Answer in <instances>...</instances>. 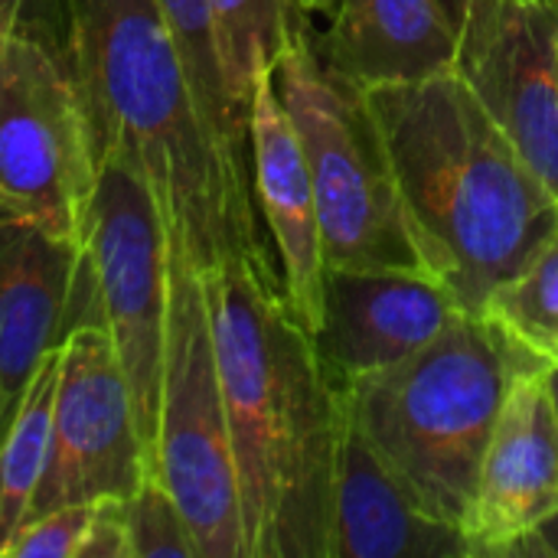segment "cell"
Returning <instances> with one entry per match:
<instances>
[{
    "label": "cell",
    "instance_id": "obj_1",
    "mask_svg": "<svg viewBox=\"0 0 558 558\" xmlns=\"http://www.w3.org/2000/svg\"><path fill=\"white\" fill-rule=\"evenodd\" d=\"M232 435L245 558H330L347 396L288 304L268 252L203 271Z\"/></svg>",
    "mask_w": 558,
    "mask_h": 558
},
{
    "label": "cell",
    "instance_id": "obj_2",
    "mask_svg": "<svg viewBox=\"0 0 558 558\" xmlns=\"http://www.w3.org/2000/svg\"><path fill=\"white\" fill-rule=\"evenodd\" d=\"M62 36L95 160L144 173L170 245L199 271L265 252L255 190L219 150L160 0H62Z\"/></svg>",
    "mask_w": 558,
    "mask_h": 558
},
{
    "label": "cell",
    "instance_id": "obj_3",
    "mask_svg": "<svg viewBox=\"0 0 558 558\" xmlns=\"http://www.w3.org/2000/svg\"><path fill=\"white\" fill-rule=\"evenodd\" d=\"M366 95L425 271L484 314L553 239L558 199L458 72Z\"/></svg>",
    "mask_w": 558,
    "mask_h": 558
},
{
    "label": "cell",
    "instance_id": "obj_4",
    "mask_svg": "<svg viewBox=\"0 0 558 558\" xmlns=\"http://www.w3.org/2000/svg\"><path fill=\"white\" fill-rule=\"evenodd\" d=\"M553 363L487 314H458L409 360L350 389L347 412L402 490L464 526L487 445L520 376Z\"/></svg>",
    "mask_w": 558,
    "mask_h": 558
},
{
    "label": "cell",
    "instance_id": "obj_5",
    "mask_svg": "<svg viewBox=\"0 0 558 558\" xmlns=\"http://www.w3.org/2000/svg\"><path fill=\"white\" fill-rule=\"evenodd\" d=\"M271 78L307 157L327 268L425 271L366 88L320 59L307 26Z\"/></svg>",
    "mask_w": 558,
    "mask_h": 558
},
{
    "label": "cell",
    "instance_id": "obj_6",
    "mask_svg": "<svg viewBox=\"0 0 558 558\" xmlns=\"http://www.w3.org/2000/svg\"><path fill=\"white\" fill-rule=\"evenodd\" d=\"M150 471L180 504L199 558H245L239 474L203 271L170 245V304Z\"/></svg>",
    "mask_w": 558,
    "mask_h": 558
},
{
    "label": "cell",
    "instance_id": "obj_7",
    "mask_svg": "<svg viewBox=\"0 0 558 558\" xmlns=\"http://www.w3.org/2000/svg\"><path fill=\"white\" fill-rule=\"evenodd\" d=\"M92 186L95 147L65 49L0 33V226L33 222L82 242Z\"/></svg>",
    "mask_w": 558,
    "mask_h": 558
},
{
    "label": "cell",
    "instance_id": "obj_8",
    "mask_svg": "<svg viewBox=\"0 0 558 558\" xmlns=\"http://www.w3.org/2000/svg\"><path fill=\"white\" fill-rule=\"evenodd\" d=\"M82 258L101 324L134 392L147 454H154L170 304V232L144 173L121 154L95 160Z\"/></svg>",
    "mask_w": 558,
    "mask_h": 558
},
{
    "label": "cell",
    "instance_id": "obj_9",
    "mask_svg": "<svg viewBox=\"0 0 558 558\" xmlns=\"http://www.w3.org/2000/svg\"><path fill=\"white\" fill-rule=\"evenodd\" d=\"M147 474H154L150 454L111 333L98 320L78 324L62 340L49 461L33 517L69 504L131 497Z\"/></svg>",
    "mask_w": 558,
    "mask_h": 558
},
{
    "label": "cell",
    "instance_id": "obj_10",
    "mask_svg": "<svg viewBox=\"0 0 558 558\" xmlns=\"http://www.w3.org/2000/svg\"><path fill=\"white\" fill-rule=\"evenodd\" d=\"M454 72L558 199V0H468Z\"/></svg>",
    "mask_w": 558,
    "mask_h": 558
},
{
    "label": "cell",
    "instance_id": "obj_11",
    "mask_svg": "<svg viewBox=\"0 0 558 558\" xmlns=\"http://www.w3.org/2000/svg\"><path fill=\"white\" fill-rule=\"evenodd\" d=\"M461 311L428 271L327 268L324 317L311 333L337 389L383 373L432 343Z\"/></svg>",
    "mask_w": 558,
    "mask_h": 558
},
{
    "label": "cell",
    "instance_id": "obj_12",
    "mask_svg": "<svg viewBox=\"0 0 558 558\" xmlns=\"http://www.w3.org/2000/svg\"><path fill=\"white\" fill-rule=\"evenodd\" d=\"M558 510V415L546 369L510 389L464 520L471 558H497Z\"/></svg>",
    "mask_w": 558,
    "mask_h": 558
},
{
    "label": "cell",
    "instance_id": "obj_13",
    "mask_svg": "<svg viewBox=\"0 0 558 558\" xmlns=\"http://www.w3.org/2000/svg\"><path fill=\"white\" fill-rule=\"evenodd\" d=\"M78 281V239L33 222L0 226V435L43 360L65 340Z\"/></svg>",
    "mask_w": 558,
    "mask_h": 558
},
{
    "label": "cell",
    "instance_id": "obj_14",
    "mask_svg": "<svg viewBox=\"0 0 558 558\" xmlns=\"http://www.w3.org/2000/svg\"><path fill=\"white\" fill-rule=\"evenodd\" d=\"M252 186L281 262V284L301 327L314 333L324 317V242L304 147L275 88L271 72L255 85L248 108Z\"/></svg>",
    "mask_w": 558,
    "mask_h": 558
},
{
    "label": "cell",
    "instance_id": "obj_15",
    "mask_svg": "<svg viewBox=\"0 0 558 558\" xmlns=\"http://www.w3.org/2000/svg\"><path fill=\"white\" fill-rule=\"evenodd\" d=\"M330 558H471L464 530L428 517L402 490L350 412L337 451Z\"/></svg>",
    "mask_w": 558,
    "mask_h": 558
},
{
    "label": "cell",
    "instance_id": "obj_16",
    "mask_svg": "<svg viewBox=\"0 0 558 558\" xmlns=\"http://www.w3.org/2000/svg\"><path fill=\"white\" fill-rule=\"evenodd\" d=\"M320 59L373 92L454 72L458 29L441 0H337Z\"/></svg>",
    "mask_w": 558,
    "mask_h": 558
},
{
    "label": "cell",
    "instance_id": "obj_17",
    "mask_svg": "<svg viewBox=\"0 0 558 558\" xmlns=\"http://www.w3.org/2000/svg\"><path fill=\"white\" fill-rule=\"evenodd\" d=\"M59 356L62 343L43 360L10 428L0 435V556L16 536V530L33 517V504L46 474Z\"/></svg>",
    "mask_w": 558,
    "mask_h": 558
},
{
    "label": "cell",
    "instance_id": "obj_18",
    "mask_svg": "<svg viewBox=\"0 0 558 558\" xmlns=\"http://www.w3.org/2000/svg\"><path fill=\"white\" fill-rule=\"evenodd\" d=\"M160 10L183 49L186 69L193 75L196 95L203 101L206 121L213 128V137L226 160L232 163L235 173H242L252 183V147H248V118L235 105L226 72H222V56H219V39H216V20H213V3L209 0H160ZM255 190V186H252Z\"/></svg>",
    "mask_w": 558,
    "mask_h": 558
},
{
    "label": "cell",
    "instance_id": "obj_19",
    "mask_svg": "<svg viewBox=\"0 0 558 558\" xmlns=\"http://www.w3.org/2000/svg\"><path fill=\"white\" fill-rule=\"evenodd\" d=\"M216 20V39L222 72L235 105L252 108L255 85L265 72H275L284 49L304 29V13L294 0H209Z\"/></svg>",
    "mask_w": 558,
    "mask_h": 558
},
{
    "label": "cell",
    "instance_id": "obj_20",
    "mask_svg": "<svg viewBox=\"0 0 558 558\" xmlns=\"http://www.w3.org/2000/svg\"><path fill=\"white\" fill-rule=\"evenodd\" d=\"M484 314L549 363H558V229L539 255L490 298Z\"/></svg>",
    "mask_w": 558,
    "mask_h": 558
},
{
    "label": "cell",
    "instance_id": "obj_21",
    "mask_svg": "<svg viewBox=\"0 0 558 558\" xmlns=\"http://www.w3.org/2000/svg\"><path fill=\"white\" fill-rule=\"evenodd\" d=\"M131 558H199L190 523L157 474H147L141 487L124 497Z\"/></svg>",
    "mask_w": 558,
    "mask_h": 558
},
{
    "label": "cell",
    "instance_id": "obj_22",
    "mask_svg": "<svg viewBox=\"0 0 558 558\" xmlns=\"http://www.w3.org/2000/svg\"><path fill=\"white\" fill-rule=\"evenodd\" d=\"M95 504H69L26 520L0 558H78L95 520Z\"/></svg>",
    "mask_w": 558,
    "mask_h": 558
},
{
    "label": "cell",
    "instance_id": "obj_23",
    "mask_svg": "<svg viewBox=\"0 0 558 558\" xmlns=\"http://www.w3.org/2000/svg\"><path fill=\"white\" fill-rule=\"evenodd\" d=\"M78 558H131L124 497H105L95 504V520Z\"/></svg>",
    "mask_w": 558,
    "mask_h": 558
},
{
    "label": "cell",
    "instance_id": "obj_24",
    "mask_svg": "<svg viewBox=\"0 0 558 558\" xmlns=\"http://www.w3.org/2000/svg\"><path fill=\"white\" fill-rule=\"evenodd\" d=\"M16 29L62 46V0H0V33Z\"/></svg>",
    "mask_w": 558,
    "mask_h": 558
},
{
    "label": "cell",
    "instance_id": "obj_25",
    "mask_svg": "<svg viewBox=\"0 0 558 558\" xmlns=\"http://www.w3.org/2000/svg\"><path fill=\"white\" fill-rule=\"evenodd\" d=\"M497 558H558V510L539 520L530 533L504 546Z\"/></svg>",
    "mask_w": 558,
    "mask_h": 558
},
{
    "label": "cell",
    "instance_id": "obj_26",
    "mask_svg": "<svg viewBox=\"0 0 558 558\" xmlns=\"http://www.w3.org/2000/svg\"><path fill=\"white\" fill-rule=\"evenodd\" d=\"M441 7H445V13L451 16L454 29H461V23H464V10H468V0H441Z\"/></svg>",
    "mask_w": 558,
    "mask_h": 558
},
{
    "label": "cell",
    "instance_id": "obj_27",
    "mask_svg": "<svg viewBox=\"0 0 558 558\" xmlns=\"http://www.w3.org/2000/svg\"><path fill=\"white\" fill-rule=\"evenodd\" d=\"M301 13H314V10H327L333 0H294Z\"/></svg>",
    "mask_w": 558,
    "mask_h": 558
},
{
    "label": "cell",
    "instance_id": "obj_28",
    "mask_svg": "<svg viewBox=\"0 0 558 558\" xmlns=\"http://www.w3.org/2000/svg\"><path fill=\"white\" fill-rule=\"evenodd\" d=\"M546 379H549V392H553V405H556L558 415V363H553V366L546 369Z\"/></svg>",
    "mask_w": 558,
    "mask_h": 558
}]
</instances>
